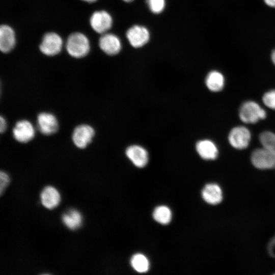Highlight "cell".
<instances>
[{
  "instance_id": "cell-10",
  "label": "cell",
  "mask_w": 275,
  "mask_h": 275,
  "mask_svg": "<svg viewBox=\"0 0 275 275\" xmlns=\"http://www.w3.org/2000/svg\"><path fill=\"white\" fill-rule=\"evenodd\" d=\"M112 23L111 16L105 11L94 12L90 19L91 26L94 31L100 34L105 33L109 30Z\"/></svg>"
},
{
  "instance_id": "cell-28",
  "label": "cell",
  "mask_w": 275,
  "mask_h": 275,
  "mask_svg": "<svg viewBox=\"0 0 275 275\" xmlns=\"http://www.w3.org/2000/svg\"><path fill=\"white\" fill-rule=\"evenodd\" d=\"M82 1L88 2V3H93L96 1L97 0H82Z\"/></svg>"
},
{
  "instance_id": "cell-23",
  "label": "cell",
  "mask_w": 275,
  "mask_h": 275,
  "mask_svg": "<svg viewBox=\"0 0 275 275\" xmlns=\"http://www.w3.org/2000/svg\"><path fill=\"white\" fill-rule=\"evenodd\" d=\"M262 101L267 107L275 110V89L266 92L262 97Z\"/></svg>"
},
{
  "instance_id": "cell-15",
  "label": "cell",
  "mask_w": 275,
  "mask_h": 275,
  "mask_svg": "<svg viewBox=\"0 0 275 275\" xmlns=\"http://www.w3.org/2000/svg\"><path fill=\"white\" fill-rule=\"evenodd\" d=\"M15 44V34L8 25H3L0 29V49L4 53L9 52Z\"/></svg>"
},
{
  "instance_id": "cell-11",
  "label": "cell",
  "mask_w": 275,
  "mask_h": 275,
  "mask_svg": "<svg viewBox=\"0 0 275 275\" xmlns=\"http://www.w3.org/2000/svg\"><path fill=\"white\" fill-rule=\"evenodd\" d=\"M99 46L107 54L114 56L120 51L121 43L116 35L113 34H104L100 38Z\"/></svg>"
},
{
  "instance_id": "cell-24",
  "label": "cell",
  "mask_w": 275,
  "mask_h": 275,
  "mask_svg": "<svg viewBox=\"0 0 275 275\" xmlns=\"http://www.w3.org/2000/svg\"><path fill=\"white\" fill-rule=\"evenodd\" d=\"M10 182L9 175L4 171L0 173V193L2 195Z\"/></svg>"
},
{
  "instance_id": "cell-29",
  "label": "cell",
  "mask_w": 275,
  "mask_h": 275,
  "mask_svg": "<svg viewBox=\"0 0 275 275\" xmlns=\"http://www.w3.org/2000/svg\"><path fill=\"white\" fill-rule=\"evenodd\" d=\"M123 1L125 2H131L132 1H133V0H123Z\"/></svg>"
},
{
  "instance_id": "cell-21",
  "label": "cell",
  "mask_w": 275,
  "mask_h": 275,
  "mask_svg": "<svg viewBox=\"0 0 275 275\" xmlns=\"http://www.w3.org/2000/svg\"><path fill=\"white\" fill-rule=\"evenodd\" d=\"M259 141L263 148L275 154V133L269 131L262 132Z\"/></svg>"
},
{
  "instance_id": "cell-7",
  "label": "cell",
  "mask_w": 275,
  "mask_h": 275,
  "mask_svg": "<svg viewBox=\"0 0 275 275\" xmlns=\"http://www.w3.org/2000/svg\"><path fill=\"white\" fill-rule=\"evenodd\" d=\"M37 123L39 130L45 135H52L59 129L58 120L56 116L50 113H39L37 116Z\"/></svg>"
},
{
  "instance_id": "cell-22",
  "label": "cell",
  "mask_w": 275,
  "mask_h": 275,
  "mask_svg": "<svg viewBox=\"0 0 275 275\" xmlns=\"http://www.w3.org/2000/svg\"><path fill=\"white\" fill-rule=\"evenodd\" d=\"M148 7L155 14L161 13L165 7V0H147Z\"/></svg>"
},
{
  "instance_id": "cell-12",
  "label": "cell",
  "mask_w": 275,
  "mask_h": 275,
  "mask_svg": "<svg viewBox=\"0 0 275 275\" xmlns=\"http://www.w3.org/2000/svg\"><path fill=\"white\" fill-rule=\"evenodd\" d=\"M126 154L133 164L138 168L145 167L148 161L147 151L140 146L128 147L126 150Z\"/></svg>"
},
{
  "instance_id": "cell-8",
  "label": "cell",
  "mask_w": 275,
  "mask_h": 275,
  "mask_svg": "<svg viewBox=\"0 0 275 275\" xmlns=\"http://www.w3.org/2000/svg\"><path fill=\"white\" fill-rule=\"evenodd\" d=\"M62 44V40L60 36L54 33H48L44 36L40 49L44 54L52 56L61 51Z\"/></svg>"
},
{
  "instance_id": "cell-5",
  "label": "cell",
  "mask_w": 275,
  "mask_h": 275,
  "mask_svg": "<svg viewBox=\"0 0 275 275\" xmlns=\"http://www.w3.org/2000/svg\"><path fill=\"white\" fill-rule=\"evenodd\" d=\"M251 160L253 166L259 169L275 168V154L263 147L252 152Z\"/></svg>"
},
{
  "instance_id": "cell-17",
  "label": "cell",
  "mask_w": 275,
  "mask_h": 275,
  "mask_svg": "<svg viewBox=\"0 0 275 275\" xmlns=\"http://www.w3.org/2000/svg\"><path fill=\"white\" fill-rule=\"evenodd\" d=\"M205 84L208 89L212 92L221 91L225 86V77L220 72L212 71L206 76Z\"/></svg>"
},
{
  "instance_id": "cell-2",
  "label": "cell",
  "mask_w": 275,
  "mask_h": 275,
  "mask_svg": "<svg viewBox=\"0 0 275 275\" xmlns=\"http://www.w3.org/2000/svg\"><path fill=\"white\" fill-rule=\"evenodd\" d=\"M66 47L70 55L76 58H80L86 56L89 52V42L84 34L74 33L69 36Z\"/></svg>"
},
{
  "instance_id": "cell-25",
  "label": "cell",
  "mask_w": 275,
  "mask_h": 275,
  "mask_svg": "<svg viewBox=\"0 0 275 275\" xmlns=\"http://www.w3.org/2000/svg\"><path fill=\"white\" fill-rule=\"evenodd\" d=\"M7 127V123L5 118L1 116L0 117V131L1 133H4Z\"/></svg>"
},
{
  "instance_id": "cell-6",
  "label": "cell",
  "mask_w": 275,
  "mask_h": 275,
  "mask_svg": "<svg viewBox=\"0 0 275 275\" xmlns=\"http://www.w3.org/2000/svg\"><path fill=\"white\" fill-rule=\"evenodd\" d=\"M35 129L29 120L18 121L12 130L14 139L20 143L25 144L31 141L35 136Z\"/></svg>"
},
{
  "instance_id": "cell-3",
  "label": "cell",
  "mask_w": 275,
  "mask_h": 275,
  "mask_svg": "<svg viewBox=\"0 0 275 275\" xmlns=\"http://www.w3.org/2000/svg\"><path fill=\"white\" fill-rule=\"evenodd\" d=\"M95 134L94 128L87 124L75 127L72 134L74 145L80 149H85L91 143Z\"/></svg>"
},
{
  "instance_id": "cell-26",
  "label": "cell",
  "mask_w": 275,
  "mask_h": 275,
  "mask_svg": "<svg viewBox=\"0 0 275 275\" xmlns=\"http://www.w3.org/2000/svg\"><path fill=\"white\" fill-rule=\"evenodd\" d=\"M265 3L269 6L275 7V0H264Z\"/></svg>"
},
{
  "instance_id": "cell-13",
  "label": "cell",
  "mask_w": 275,
  "mask_h": 275,
  "mask_svg": "<svg viewBox=\"0 0 275 275\" xmlns=\"http://www.w3.org/2000/svg\"><path fill=\"white\" fill-rule=\"evenodd\" d=\"M42 204L47 209L56 207L61 201V196L58 190L53 186H46L40 195Z\"/></svg>"
},
{
  "instance_id": "cell-16",
  "label": "cell",
  "mask_w": 275,
  "mask_h": 275,
  "mask_svg": "<svg viewBox=\"0 0 275 275\" xmlns=\"http://www.w3.org/2000/svg\"><path fill=\"white\" fill-rule=\"evenodd\" d=\"M202 196L205 202L211 205L217 204L223 199L222 189L215 183L207 184L202 190Z\"/></svg>"
},
{
  "instance_id": "cell-1",
  "label": "cell",
  "mask_w": 275,
  "mask_h": 275,
  "mask_svg": "<svg viewBox=\"0 0 275 275\" xmlns=\"http://www.w3.org/2000/svg\"><path fill=\"white\" fill-rule=\"evenodd\" d=\"M239 117L243 123L254 124L264 119L266 117V112L258 103L249 100L241 105Z\"/></svg>"
},
{
  "instance_id": "cell-4",
  "label": "cell",
  "mask_w": 275,
  "mask_h": 275,
  "mask_svg": "<svg viewBox=\"0 0 275 275\" xmlns=\"http://www.w3.org/2000/svg\"><path fill=\"white\" fill-rule=\"evenodd\" d=\"M228 138L232 147L236 149L242 150L249 146L251 140V133L246 127L238 126L231 129Z\"/></svg>"
},
{
  "instance_id": "cell-19",
  "label": "cell",
  "mask_w": 275,
  "mask_h": 275,
  "mask_svg": "<svg viewBox=\"0 0 275 275\" xmlns=\"http://www.w3.org/2000/svg\"><path fill=\"white\" fill-rule=\"evenodd\" d=\"M153 217L157 222L162 225H167L171 220L172 212L168 207L159 206L154 209Z\"/></svg>"
},
{
  "instance_id": "cell-14",
  "label": "cell",
  "mask_w": 275,
  "mask_h": 275,
  "mask_svg": "<svg viewBox=\"0 0 275 275\" xmlns=\"http://www.w3.org/2000/svg\"><path fill=\"white\" fill-rule=\"evenodd\" d=\"M196 150L199 155L206 160L215 159L218 154L216 145L209 140L199 141L196 145Z\"/></svg>"
},
{
  "instance_id": "cell-18",
  "label": "cell",
  "mask_w": 275,
  "mask_h": 275,
  "mask_svg": "<svg viewBox=\"0 0 275 275\" xmlns=\"http://www.w3.org/2000/svg\"><path fill=\"white\" fill-rule=\"evenodd\" d=\"M63 223L69 229L75 230L79 227L82 222L81 213L75 209H71L62 217Z\"/></svg>"
},
{
  "instance_id": "cell-27",
  "label": "cell",
  "mask_w": 275,
  "mask_h": 275,
  "mask_svg": "<svg viewBox=\"0 0 275 275\" xmlns=\"http://www.w3.org/2000/svg\"><path fill=\"white\" fill-rule=\"evenodd\" d=\"M271 60H272L273 63L275 65V49H274L272 52V53H271Z\"/></svg>"
},
{
  "instance_id": "cell-9",
  "label": "cell",
  "mask_w": 275,
  "mask_h": 275,
  "mask_svg": "<svg viewBox=\"0 0 275 275\" xmlns=\"http://www.w3.org/2000/svg\"><path fill=\"white\" fill-rule=\"evenodd\" d=\"M126 37L131 46L139 48L144 46L148 42L150 34L146 28L135 25L127 30Z\"/></svg>"
},
{
  "instance_id": "cell-20",
  "label": "cell",
  "mask_w": 275,
  "mask_h": 275,
  "mask_svg": "<svg viewBox=\"0 0 275 275\" xmlns=\"http://www.w3.org/2000/svg\"><path fill=\"white\" fill-rule=\"evenodd\" d=\"M131 265L135 271L140 273L147 272L149 268L148 259L141 254H136L132 257Z\"/></svg>"
}]
</instances>
